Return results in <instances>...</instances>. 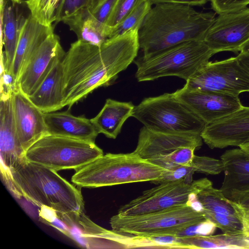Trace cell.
Returning a JSON list of instances; mask_svg holds the SVG:
<instances>
[{"mask_svg": "<svg viewBox=\"0 0 249 249\" xmlns=\"http://www.w3.org/2000/svg\"><path fill=\"white\" fill-rule=\"evenodd\" d=\"M221 160L224 178L220 189L224 196L249 189V155L239 147L226 151Z\"/></svg>", "mask_w": 249, "mask_h": 249, "instance_id": "603a6c76", "label": "cell"}, {"mask_svg": "<svg viewBox=\"0 0 249 249\" xmlns=\"http://www.w3.org/2000/svg\"><path fill=\"white\" fill-rule=\"evenodd\" d=\"M202 140L199 134L158 132L143 126L132 152L165 169L191 166L195 151L202 146Z\"/></svg>", "mask_w": 249, "mask_h": 249, "instance_id": "9c48e42d", "label": "cell"}, {"mask_svg": "<svg viewBox=\"0 0 249 249\" xmlns=\"http://www.w3.org/2000/svg\"><path fill=\"white\" fill-rule=\"evenodd\" d=\"M218 15L203 41L215 54L240 52L241 46L249 39V8Z\"/></svg>", "mask_w": 249, "mask_h": 249, "instance_id": "7c38bea8", "label": "cell"}, {"mask_svg": "<svg viewBox=\"0 0 249 249\" xmlns=\"http://www.w3.org/2000/svg\"><path fill=\"white\" fill-rule=\"evenodd\" d=\"M61 0H27L25 3L31 15L40 24L52 26L55 21V14Z\"/></svg>", "mask_w": 249, "mask_h": 249, "instance_id": "83f0119b", "label": "cell"}, {"mask_svg": "<svg viewBox=\"0 0 249 249\" xmlns=\"http://www.w3.org/2000/svg\"><path fill=\"white\" fill-rule=\"evenodd\" d=\"M210 181L207 178L193 180L191 176L159 184L121 206L117 214L122 216L139 215L186 205L192 195L196 194Z\"/></svg>", "mask_w": 249, "mask_h": 249, "instance_id": "30bf717a", "label": "cell"}, {"mask_svg": "<svg viewBox=\"0 0 249 249\" xmlns=\"http://www.w3.org/2000/svg\"><path fill=\"white\" fill-rule=\"evenodd\" d=\"M12 95H0V100L1 166L10 171L27 161L26 152L20 143L16 129Z\"/></svg>", "mask_w": 249, "mask_h": 249, "instance_id": "ac0fdd59", "label": "cell"}, {"mask_svg": "<svg viewBox=\"0 0 249 249\" xmlns=\"http://www.w3.org/2000/svg\"><path fill=\"white\" fill-rule=\"evenodd\" d=\"M212 9L218 14L247 7L249 0H210Z\"/></svg>", "mask_w": 249, "mask_h": 249, "instance_id": "836d02e7", "label": "cell"}, {"mask_svg": "<svg viewBox=\"0 0 249 249\" xmlns=\"http://www.w3.org/2000/svg\"><path fill=\"white\" fill-rule=\"evenodd\" d=\"M12 103L18 137L26 152L33 143L48 134L44 113L17 89L12 93Z\"/></svg>", "mask_w": 249, "mask_h": 249, "instance_id": "e0dca14e", "label": "cell"}, {"mask_svg": "<svg viewBox=\"0 0 249 249\" xmlns=\"http://www.w3.org/2000/svg\"><path fill=\"white\" fill-rule=\"evenodd\" d=\"M228 199L242 206L249 205V189L233 193L227 197Z\"/></svg>", "mask_w": 249, "mask_h": 249, "instance_id": "8d00e7d4", "label": "cell"}, {"mask_svg": "<svg viewBox=\"0 0 249 249\" xmlns=\"http://www.w3.org/2000/svg\"><path fill=\"white\" fill-rule=\"evenodd\" d=\"M248 51H249V39L241 46L240 52H244Z\"/></svg>", "mask_w": 249, "mask_h": 249, "instance_id": "60d3db41", "label": "cell"}, {"mask_svg": "<svg viewBox=\"0 0 249 249\" xmlns=\"http://www.w3.org/2000/svg\"><path fill=\"white\" fill-rule=\"evenodd\" d=\"M131 117L162 133L201 135L206 124L172 93L148 97L135 106Z\"/></svg>", "mask_w": 249, "mask_h": 249, "instance_id": "8992f818", "label": "cell"}, {"mask_svg": "<svg viewBox=\"0 0 249 249\" xmlns=\"http://www.w3.org/2000/svg\"><path fill=\"white\" fill-rule=\"evenodd\" d=\"M207 220L189 203L162 211L142 214L122 216L116 214L109 223L112 231L127 235L151 237L174 236L186 227Z\"/></svg>", "mask_w": 249, "mask_h": 249, "instance_id": "52a82bcc", "label": "cell"}, {"mask_svg": "<svg viewBox=\"0 0 249 249\" xmlns=\"http://www.w3.org/2000/svg\"><path fill=\"white\" fill-rule=\"evenodd\" d=\"M88 0H61L55 14V23L81 8L87 7Z\"/></svg>", "mask_w": 249, "mask_h": 249, "instance_id": "d6a6232c", "label": "cell"}, {"mask_svg": "<svg viewBox=\"0 0 249 249\" xmlns=\"http://www.w3.org/2000/svg\"><path fill=\"white\" fill-rule=\"evenodd\" d=\"M136 28L101 46L77 40L62 60L63 106L70 109L95 89L112 84L134 61L140 49Z\"/></svg>", "mask_w": 249, "mask_h": 249, "instance_id": "6da1fadb", "label": "cell"}, {"mask_svg": "<svg viewBox=\"0 0 249 249\" xmlns=\"http://www.w3.org/2000/svg\"><path fill=\"white\" fill-rule=\"evenodd\" d=\"M117 1V0H101L91 12L99 21L106 25Z\"/></svg>", "mask_w": 249, "mask_h": 249, "instance_id": "e575fe53", "label": "cell"}, {"mask_svg": "<svg viewBox=\"0 0 249 249\" xmlns=\"http://www.w3.org/2000/svg\"><path fill=\"white\" fill-rule=\"evenodd\" d=\"M141 0H117L106 22V26L112 28L118 24L135 7Z\"/></svg>", "mask_w": 249, "mask_h": 249, "instance_id": "f546056e", "label": "cell"}, {"mask_svg": "<svg viewBox=\"0 0 249 249\" xmlns=\"http://www.w3.org/2000/svg\"><path fill=\"white\" fill-rule=\"evenodd\" d=\"M201 136L211 149L237 146L249 143V107L240 108L221 119L206 124Z\"/></svg>", "mask_w": 249, "mask_h": 249, "instance_id": "9a60e30c", "label": "cell"}, {"mask_svg": "<svg viewBox=\"0 0 249 249\" xmlns=\"http://www.w3.org/2000/svg\"><path fill=\"white\" fill-rule=\"evenodd\" d=\"M215 18V13L198 12L187 4H154L138 29L142 56H149L187 41H203Z\"/></svg>", "mask_w": 249, "mask_h": 249, "instance_id": "7a4b0ae2", "label": "cell"}, {"mask_svg": "<svg viewBox=\"0 0 249 249\" xmlns=\"http://www.w3.org/2000/svg\"><path fill=\"white\" fill-rule=\"evenodd\" d=\"M237 215L240 220L243 229L244 236H249V205L242 206L230 200Z\"/></svg>", "mask_w": 249, "mask_h": 249, "instance_id": "d590c367", "label": "cell"}, {"mask_svg": "<svg viewBox=\"0 0 249 249\" xmlns=\"http://www.w3.org/2000/svg\"><path fill=\"white\" fill-rule=\"evenodd\" d=\"M176 248L181 249H249L244 236L219 235L176 237Z\"/></svg>", "mask_w": 249, "mask_h": 249, "instance_id": "484cf974", "label": "cell"}, {"mask_svg": "<svg viewBox=\"0 0 249 249\" xmlns=\"http://www.w3.org/2000/svg\"><path fill=\"white\" fill-rule=\"evenodd\" d=\"M48 134L94 142L99 133L90 119L75 116L69 110L44 114Z\"/></svg>", "mask_w": 249, "mask_h": 249, "instance_id": "44dd1931", "label": "cell"}, {"mask_svg": "<svg viewBox=\"0 0 249 249\" xmlns=\"http://www.w3.org/2000/svg\"><path fill=\"white\" fill-rule=\"evenodd\" d=\"M61 21L83 42L99 46L108 39V27L99 21L88 7L63 18Z\"/></svg>", "mask_w": 249, "mask_h": 249, "instance_id": "cb8c5ba5", "label": "cell"}, {"mask_svg": "<svg viewBox=\"0 0 249 249\" xmlns=\"http://www.w3.org/2000/svg\"><path fill=\"white\" fill-rule=\"evenodd\" d=\"M59 38L49 35L32 55L17 80V89L29 97L37 87L53 60L65 54Z\"/></svg>", "mask_w": 249, "mask_h": 249, "instance_id": "2e32d148", "label": "cell"}, {"mask_svg": "<svg viewBox=\"0 0 249 249\" xmlns=\"http://www.w3.org/2000/svg\"><path fill=\"white\" fill-rule=\"evenodd\" d=\"M12 2L16 4H20L21 3L22 0H10Z\"/></svg>", "mask_w": 249, "mask_h": 249, "instance_id": "7bdbcfd3", "label": "cell"}, {"mask_svg": "<svg viewBox=\"0 0 249 249\" xmlns=\"http://www.w3.org/2000/svg\"><path fill=\"white\" fill-rule=\"evenodd\" d=\"M101 0H88L87 7L92 11Z\"/></svg>", "mask_w": 249, "mask_h": 249, "instance_id": "ab89813d", "label": "cell"}, {"mask_svg": "<svg viewBox=\"0 0 249 249\" xmlns=\"http://www.w3.org/2000/svg\"><path fill=\"white\" fill-rule=\"evenodd\" d=\"M53 32V26L40 24L31 14L22 26L12 67L17 80L30 58L46 37Z\"/></svg>", "mask_w": 249, "mask_h": 249, "instance_id": "7402d4cb", "label": "cell"}, {"mask_svg": "<svg viewBox=\"0 0 249 249\" xmlns=\"http://www.w3.org/2000/svg\"><path fill=\"white\" fill-rule=\"evenodd\" d=\"M134 106L131 102L106 100L102 109L91 122L99 134L116 139L125 121L131 117Z\"/></svg>", "mask_w": 249, "mask_h": 249, "instance_id": "d4e9b609", "label": "cell"}, {"mask_svg": "<svg viewBox=\"0 0 249 249\" xmlns=\"http://www.w3.org/2000/svg\"><path fill=\"white\" fill-rule=\"evenodd\" d=\"M236 57L240 63L249 71V51L240 52Z\"/></svg>", "mask_w": 249, "mask_h": 249, "instance_id": "f35d334b", "label": "cell"}, {"mask_svg": "<svg viewBox=\"0 0 249 249\" xmlns=\"http://www.w3.org/2000/svg\"><path fill=\"white\" fill-rule=\"evenodd\" d=\"M198 210L225 234L243 236L242 224L230 200L210 181L194 194Z\"/></svg>", "mask_w": 249, "mask_h": 249, "instance_id": "5bb4252c", "label": "cell"}, {"mask_svg": "<svg viewBox=\"0 0 249 249\" xmlns=\"http://www.w3.org/2000/svg\"><path fill=\"white\" fill-rule=\"evenodd\" d=\"M239 148L242 149L246 154L249 155V143L242 145Z\"/></svg>", "mask_w": 249, "mask_h": 249, "instance_id": "b9f144b4", "label": "cell"}, {"mask_svg": "<svg viewBox=\"0 0 249 249\" xmlns=\"http://www.w3.org/2000/svg\"><path fill=\"white\" fill-rule=\"evenodd\" d=\"M165 169L133 152L107 153L75 170L71 182L80 188H95L160 179Z\"/></svg>", "mask_w": 249, "mask_h": 249, "instance_id": "277c9868", "label": "cell"}, {"mask_svg": "<svg viewBox=\"0 0 249 249\" xmlns=\"http://www.w3.org/2000/svg\"><path fill=\"white\" fill-rule=\"evenodd\" d=\"M94 142L46 134L25 152L27 161L56 171L78 169L102 156Z\"/></svg>", "mask_w": 249, "mask_h": 249, "instance_id": "ba28073f", "label": "cell"}, {"mask_svg": "<svg viewBox=\"0 0 249 249\" xmlns=\"http://www.w3.org/2000/svg\"><path fill=\"white\" fill-rule=\"evenodd\" d=\"M214 54L203 40L183 42L150 56L135 59L137 68L135 77L139 82L168 76L187 81Z\"/></svg>", "mask_w": 249, "mask_h": 249, "instance_id": "5b68a950", "label": "cell"}, {"mask_svg": "<svg viewBox=\"0 0 249 249\" xmlns=\"http://www.w3.org/2000/svg\"><path fill=\"white\" fill-rule=\"evenodd\" d=\"M190 89L212 90L235 96L249 92V71L236 57L209 61L186 81Z\"/></svg>", "mask_w": 249, "mask_h": 249, "instance_id": "8fae6325", "label": "cell"}, {"mask_svg": "<svg viewBox=\"0 0 249 249\" xmlns=\"http://www.w3.org/2000/svg\"><path fill=\"white\" fill-rule=\"evenodd\" d=\"M65 54L53 60L37 87L28 97L44 113L56 111L64 107L62 60Z\"/></svg>", "mask_w": 249, "mask_h": 249, "instance_id": "d6986e66", "label": "cell"}, {"mask_svg": "<svg viewBox=\"0 0 249 249\" xmlns=\"http://www.w3.org/2000/svg\"><path fill=\"white\" fill-rule=\"evenodd\" d=\"M10 172L18 197L39 208L53 210L69 227L76 225L84 213L80 187L70 183L57 171L28 161Z\"/></svg>", "mask_w": 249, "mask_h": 249, "instance_id": "3957f363", "label": "cell"}, {"mask_svg": "<svg viewBox=\"0 0 249 249\" xmlns=\"http://www.w3.org/2000/svg\"><path fill=\"white\" fill-rule=\"evenodd\" d=\"M152 5L149 0H141L118 24L112 28L108 27V39L139 28Z\"/></svg>", "mask_w": 249, "mask_h": 249, "instance_id": "4316f807", "label": "cell"}, {"mask_svg": "<svg viewBox=\"0 0 249 249\" xmlns=\"http://www.w3.org/2000/svg\"><path fill=\"white\" fill-rule=\"evenodd\" d=\"M206 124L214 123L240 108L238 96L184 87L173 93Z\"/></svg>", "mask_w": 249, "mask_h": 249, "instance_id": "4fadbf2b", "label": "cell"}, {"mask_svg": "<svg viewBox=\"0 0 249 249\" xmlns=\"http://www.w3.org/2000/svg\"><path fill=\"white\" fill-rule=\"evenodd\" d=\"M152 4L162 3H174L187 4L192 6H201L205 4L208 0H149Z\"/></svg>", "mask_w": 249, "mask_h": 249, "instance_id": "74e56055", "label": "cell"}, {"mask_svg": "<svg viewBox=\"0 0 249 249\" xmlns=\"http://www.w3.org/2000/svg\"><path fill=\"white\" fill-rule=\"evenodd\" d=\"M18 4L10 0H0L1 71L12 74L15 53L26 18L19 11Z\"/></svg>", "mask_w": 249, "mask_h": 249, "instance_id": "ffe728a7", "label": "cell"}, {"mask_svg": "<svg viewBox=\"0 0 249 249\" xmlns=\"http://www.w3.org/2000/svg\"><path fill=\"white\" fill-rule=\"evenodd\" d=\"M216 227L210 220L204 221L186 227L175 233L176 237H186L194 235H209L213 234Z\"/></svg>", "mask_w": 249, "mask_h": 249, "instance_id": "4dcf8cb0", "label": "cell"}, {"mask_svg": "<svg viewBox=\"0 0 249 249\" xmlns=\"http://www.w3.org/2000/svg\"><path fill=\"white\" fill-rule=\"evenodd\" d=\"M195 172L192 166H178L165 169L160 179L151 182L159 184L166 182L178 180L193 176Z\"/></svg>", "mask_w": 249, "mask_h": 249, "instance_id": "1f68e13d", "label": "cell"}, {"mask_svg": "<svg viewBox=\"0 0 249 249\" xmlns=\"http://www.w3.org/2000/svg\"><path fill=\"white\" fill-rule=\"evenodd\" d=\"M191 166L195 172L210 175H217L224 171L221 160L206 156L195 155Z\"/></svg>", "mask_w": 249, "mask_h": 249, "instance_id": "f1b7e54d", "label": "cell"}]
</instances>
